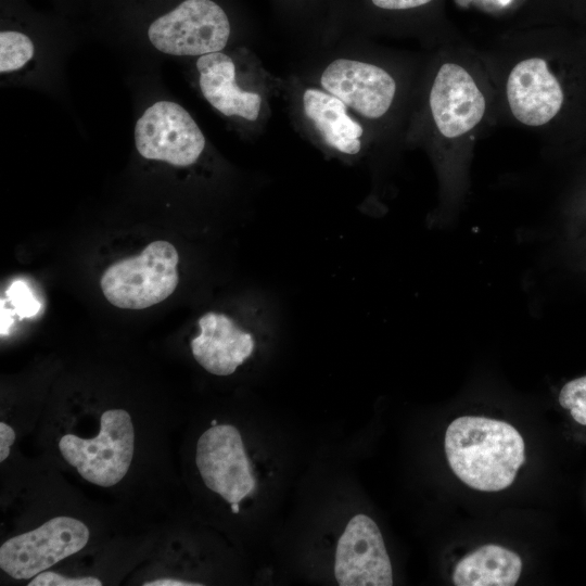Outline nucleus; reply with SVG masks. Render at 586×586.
<instances>
[{
    "label": "nucleus",
    "instance_id": "423d86ee",
    "mask_svg": "<svg viewBox=\"0 0 586 586\" xmlns=\"http://www.w3.org/2000/svg\"><path fill=\"white\" fill-rule=\"evenodd\" d=\"M445 453L453 472L482 492L510 486L525 460V445L511 424L485 417L455 419L445 433Z\"/></svg>",
    "mask_w": 586,
    "mask_h": 586
},
{
    "label": "nucleus",
    "instance_id": "f3484780",
    "mask_svg": "<svg viewBox=\"0 0 586 586\" xmlns=\"http://www.w3.org/2000/svg\"><path fill=\"white\" fill-rule=\"evenodd\" d=\"M283 13L292 20L296 26L311 33L314 46L322 40V26L319 17H324L326 35L329 18L334 3L331 0H275ZM324 35V38H326ZM324 40V39H323Z\"/></svg>",
    "mask_w": 586,
    "mask_h": 586
},
{
    "label": "nucleus",
    "instance_id": "9b49d317",
    "mask_svg": "<svg viewBox=\"0 0 586 586\" xmlns=\"http://www.w3.org/2000/svg\"><path fill=\"white\" fill-rule=\"evenodd\" d=\"M507 106L520 124L545 127L563 112L566 85L545 56H524L513 64L505 81Z\"/></svg>",
    "mask_w": 586,
    "mask_h": 586
},
{
    "label": "nucleus",
    "instance_id": "412c9836",
    "mask_svg": "<svg viewBox=\"0 0 586 586\" xmlns=\"http://www.w3.org/2000/svg\"><path fill=\"white\" fill-rule=\"evenodd\" d=\"M14 440V430L8 423L0 422V462H3L9 457Z\"/></svg>",
    "mask_w": 586,
    "mask_h": 586
},
{
    "label": "nucleus",
    "instance_id": "f8f14e48",
    "mask_svg": "<svg viewBox=\"0 0 586 586\" xmlns=\"http://www.w3.org/2000/svg\"><path fill=\"white\" fill-rule=\"evenodd\" d=\"M195 463L206 487L230 505L240 504L256 489V479L234 425L207 429L196 443Z\"/></svg>",
    "mask_w": 586,
    "mask_h": 586
},
{
    "label": "nucleus",
    "instance_id": "aec40b11",
    "mask_svg": "<svg viewBox=\"0 0 586 586\" xmlns=\"http://www.w3.org/2000/svg\"><path fill=\"white\" fill-rule=\"evenodd\" d=\"M102 582L92 576L66 577L54 572H41L34 576L28 586H101Z\"/></svg>",
    "mask_w": 586,
    "mask_h": 586
},
{
    "label": "nucleus",
    "instance_id": "39448f33",
    "mask_svg": "<svg viewBox=\"0 0 586 586\" xmlns=\"http://www.w3.org/2000/svg\"><path fill=\"white\" fill-rule=\"evenodd\" d=\"M280 95L293 127L326 155L353 164L382 146L343 101L296 71L280 78Z\"/></svg>",
    "mask_w": 586,
    "mask_h": 586
},
{
    "label": "nucleus",
    "instance_id": "4468645a",
    "mask_svg": "<svg viewBox=\"0 0 586 586\" xmlns=\"http://www.w3.org/2000/svg\"><path fill=\"white\" fill-rule=\"evenodd\" d=\"M200 333L191 340L194 359L215 375L232 374L253 353L255 340L231 317L208 311L198 321Z\"/></svg>",
    "mask_w": 586,
    "mask_h": 586
},
{
    "label": "nucleus",
    "instance_id": "9d476101",
    "mask_svg": "<svg viewBox=\"0 0 586 586\" xmlns=\"http://www.w3.org/2000/svg\"><path fill=\"white\" fill-rule=\"evenodd\" d=\"M89 537V528L82 521L55 517L5 540L0 547V568L15 579H30L80 551Z\"/></svg>",
    "mask_w": 586,
    "mask_h": 586
},
{
    "label": "nucleus",
    "instance_id": "0eeeda50",
    "mask_svg": "<svg viewBox=\"0 0 586 586\" xmlns=\"http://www.w3.org/2000/svg\"><path fill=\"white\" fill-rule=\"evenodd\" d=\"M179 255L168 241L148 244L136 256L119 259L103 272L100 286L105 298L124 309H144L158 304L176 290Z\"/></svg>",
    "mask_w": 586,
    "mask_h": 586
},
{
    "label": "nucleus",
    "instance_id": "20e7f679",
    "mask_svg": "<svg viewBox=\"0 0 586 586\" xmlns=\"http://www.w3.org/2000/svg\"><path fill=\"white\" fill-rule=\"evenodd\" d=\"M194 82L206 103L240 135L257 137L271 118L280 78L244 43L194 59Z\"/></svg>",
    "mask_w": 586,
    "mask_h": 586
},
{
    "label": "nucleus",
    "instance_id": "6e6552de",
    "mask_svg": "<svg viewBox=\"0 0 586 586\" xmlns=\"http://www.w3.org/2000/svg\"><path fill=\"white\" fill-rule=\"evenodd\" d=\"M64 460L82 479L102 487L114 486L128 472L135 451V429L130 415L124 409L102 413L100 432L82 438L65 434L59 442Z\"/></svg>",
    "mask_w": 586,
    "mask_h": 586
},
{
    "label": "nucleus",
    "instance_id": "7ed1b4c3",
    "mask_svg": "<svg viewBox=\"0 0 586 586\" xmlns=\"http://www.w3.org/2000/svg\"><path fill=\"white\" fill-rule=\"evenodd\" d=\"M488 99L474 71L442 58L422 69L406 140L422 142L435 154L455 150L485 119Z\"/></svg>",
    "mask_w": 586,
    "mask_h": 586
},
{
    "label": "nucleus",
    "instance_id": "dca6fc26",
    "mask_svg": "<svg viewBox=\"0 0 586 586\" xmlns=\"http://www.w3.org/2000/svg\"><path fill=\"white\" fill-rule=\"evenodd\" d=\"M433 0H346L335 2L328 25L326 42L341 36H357L379 14L416 11Z\"/></svg>",
    "mask_w": 586,
    "mask_h": 586
},
{
    "label": "nucleus",
    "instance_id": "4be33fe9",
    "mask_svg": "<svg viewBox=\"0 0 586 586\" xmlns=\"http://www.w3.org/2000/svg\"><path fill=\"white\" fill-rule=\"evenodd\" d=\"M143 585L144 586H199L202 584L190 583V582L176 579V578H160V579L146 582Z\"/></svg>",
    "mask_w": 586,
    "mask_h": 586
},
{
    "label": "nucleus",
    "instance_id": "2eb2a0df",
    "mask_svg": "<svg viewBox=\"0 0 586 586\" xmlns=\"http://www.w3.org/2000/svg\"><path fill=\"white\" fill-rule=\"evenodd\" d=\"M522 571L520 556L498 545H484L464 556L455 566L456 586H513Z\"/></svg>",
    "mask_w": 586,
    "mask_h": 586
},
{
    "label": "nucleus",
    "instance_id": "f03ea898",
    "mask_svg": "<svg viewBox=\"0 0 586 586\" xmlns=\"http://www.w3.org/2000/svg\"><path fill=\"white\" fill-rule=\"evenodd\" d=\"M114 18L158 53L196 59L242 44V21L230 0H106Z\"/></svg>",
    "mask_w": 586,
    "mask_h": 586
},
{
    "label": "nucleus",
    "instance_id": "a211bd4d",
    "mask_svg": "<svg viewBox=\"0 0 586 586\" xmlns=\"http://www.w3.org/2000/svg\"><path fill=\"white\" fill-rule=\"evenodd\" d=\"M559 404L570 411L577 423L586 425V375L571 380L562 386Z\"/></svg>",
    "mask_w": 586,
    "mask_h": 586
},
{
    "label": "nucleus",
    "instance_id": "f257e3e1",
    "mask_svg": "<svg viewBox=\"0 0 586 586\" xmlns=\"http://www.w3.org/2000/svg\"><path fill=\"white\" fill-rule=\"evenodd\" d=\"M294 71L343 101L382 145L406 138L421 73L404 56L341 36L311 47Z\"/></svg>",
    "mask_w": 586,
    "mask_h": 586
},
{
    "label": "nucleus",
    "instance_id": "b1692460",
    "mask_svg": "<svg viewBox=\"0 0 586 586\" xmlns=\"http://www.w3.org/2000/svg\"><path fill=\"white\" fill-rule=\"evenodd\" d=\"M216 424H218L217 421H216V420H213V421H212V425H216Z\"/></svg>",
    "mask_w": 586,
    "mask_h": 586
},
{
    "label": "nucleus",
    "instance_id": "6ab92c4d",
    "mask_svg": "<svg viewBox=\"0 0 586 586\" xmlns=\"http://www.w3.org/2000/svg\"><path fill=\"white\" fill-rule=\"evenodd\" d=\"M7 296L14 306V310L21 317H31L38 313L40 304L31 294L26 283L15 281L7 291Z\"/></svg>",
    "mask_w": 586,
    "mask_h": 586
},
{
    "label": "nucleus",
    "instance_id": "ddd939ff",
    "mask_svg": "<svg viewBox=\"0 0 586 586\" xmlns=\"http://www.w3.org/2000/svg\"><path fill=\"white\" fill-rule=\"evenodd\" d=\"M334 575L340 586H391L393 571L377 523L366 514L353 517L339 538Z\"/></svg>",
    "mask_w": 586,
    "mask_h": 586
},
{
    "label": "nucleus",
    "instance_id": "1a4fd4ad",
    "mask_svg": "<svg viewBox=\"0 0 586 586\" xmlns=\"http://www.w3.org/2000/svg\"><path fill=\"white\" fill-rule=\"evenodd\" d=\"M135 146L145 160L175 167L198 164L208 150V141L192 115L179 103L158 100L138 117Z\"/></svg>",
    "mask_w": 586,
    "mask_h": 586
},
{
    "label": "nucleus",
    "instance_id": "5701e85b",
    "mask_svg": "<svg viewBox=\"0 0 586 586\" xmlns=\"http://www.w3.org/2000/svg\"><path fill=\"white\" fill-rule=\"evenodd\" d=\"M231 506V509L234 513H238L240 511V506L239 504H232L230 505Z\"/></svg>",
    "mask_w": 586,
    "mask_h": 586
}]
</instances>
